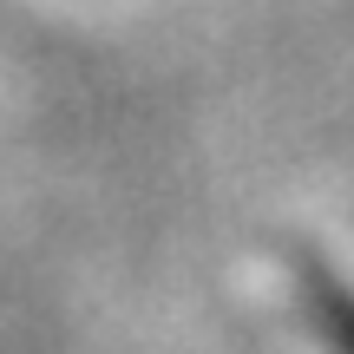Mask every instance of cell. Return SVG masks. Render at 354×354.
<instances>
[{
  "label": "cell",
  "instance_id": "1",
  "mask_svg": "<svg viewBox=\"0 0 354 354\" xmlns=\"http://www.w3.org/2000/svg\"><path fill=\"white\" fill-rule=\"evenodd\" d=\"M289 276H295V308L308 315L315 342L328 354H354V282H342L335 269H322L315 256H295Z\"/></svg>",
  "mask_w": 354,
  "mask_h": 354
}]
</instances>
